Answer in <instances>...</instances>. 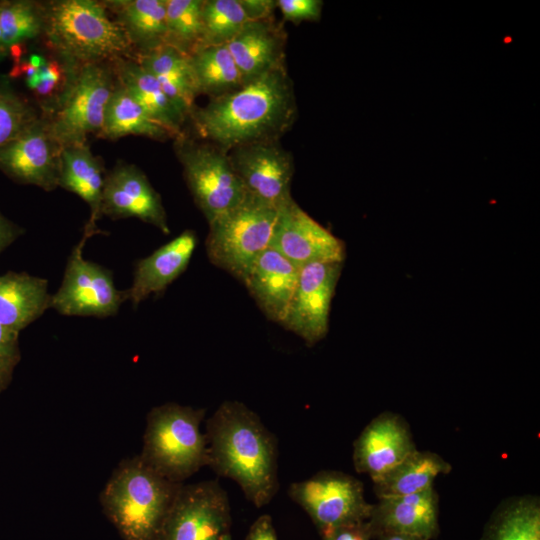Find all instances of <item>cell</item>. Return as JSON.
<instances>
[{"label": "cell", "mask_w": 540, "mask_h": 540, "mask_svg": "<svg viewBox=\"0 0 540 540\" xmlns=\"http://www.w3.org/2000/svg\"><path fill=\"white\" fill-rule=\"evenodd\" d=\"M296 116L294 87L286 66L194 107L189 115L203 141L227 152L245 144L278 141Z\"/></svg>", "instance_id": "cell-1"}, {"label": "cell", "mask_w": 540, "mask_h": 540, "mask_svg": "<svg viewBox=\"0 0 540 540\" xmlns=\"http://www.w3.org/2000/svg\"><path fill=\"white\" fill-rule=\"evenodd\" d=\"M208 464L218 476L235 481L256 507L279 489L275 435L247 405L227 400L206 421Z\"/></svg>", "instance_id": "cell-2"}, {"label": "cell", "mask_w": 540, "mask_h": 540, "mask_svg": "<svg viewBox=\"0 0 540 540\" xmlns=\"http://www.w3.org/2000/svg\"><path fill=\"white\" fill-rule=\"evenodd\" d=\"M42 6V35L64 63L76 67L136 58L124 30L103 2L55 0Z\"/></svg>", "instance_id": "cell-3"}, {"label": "cell", "mask_w": 540, "mask_h": 540, "mask_svg": "<svg viewBox=\"0 0 540 540\" xmlns=\"http://www.w3.org/2000/svg\"><path fill=\"white\" fill-rule=\"evenodd\" d=\"M182 484L137 455L119 463L100 493V504L123 540H156Z\"/></svg>", "instance_id": "cell-4"}, {"label": "cell", "mask_w": 540, "mask_h": 540, "mask_svg": "<svg viewBox=\"0 0 540 540\" xmlns=\"http://www.w3.org/2000/svg\"><path fill=\"white\" fill-rule=\"evenodd\" d=\"M204 408L168 402L150 410L139 456L166 479L182 484L208 464Z\"/></svg>", "instance_id": "cell-5"}, {"label": "cell", "mask_w": 540, "mask_h": 540, "mask_svg": "<svg viewBox=\"0 0 540 540\" xmlns=\"http://www.w3.org/2000/svg\"><path fill=\"white\" fill-rule=\"evenodd\" d=\"M278 207L251 195L211 223L205 242L208 259L242 281L257 257L267 248Z\"/></svg>", "instance_id": "cell-6"}, {"label": "cell", "mask_w": 540, "mask_h": 540, "mask_svg": "<svg viewBox=\"0 0 540 540\" xmlns=\"http://www.w3.org/2000/svg\"><path fill=\"white\" fill-rule=\"evenodd\" d=\"M116 84L113 63L85 64L74 68L56 106L42 113L62 147L87 143L89 134H99Z\"/></svg>", "instance_id": "cell-7"}, {"label": "cell", "mask_w": 540, "mask_h": 540, "mask_svg": "<svg viewBox=\"0 0 540 540\" xmlns=\"http://www.w3.org/2000/svg\"><path fill=\"white\" fill-rule=\"evenodd\" d=\"M174 148L188 189L208 224L247 197L227 151L184 133L174 139Z\"/></svg>", "instance_id": "cell-8"}, {"label": "cell", "mask_w": 540, "mask_h": 540, "mask_svg": "<svg viewBox=\"0 0 540 540\" xmlns=\"http://www.w3.org/2000/svg\"><path fill=\"white\" fill-rule=\"evenodd\" d=\"M93 235L84 229L68 257L62 282L51 296L50 309L63 316L111 317L127 301L126 290L116 288L112 272L84 258V246Z\"/></svg>", "instance_id": "cell-9"}, {"label": "cell", "mask_w": 540, "mask_h": 540, "mask_svg": "<svg viewBox=\"0 0 540 540\" xmlns=\"http://www.w3.org/2000/svg\"><path fill=\"white\" fill-rule=\"evenodd\" d=\"M288 494L309 515L321 535L367 521L372 509L365 500L362 482L335 470H322L292 483Z\"/></svg>", "instance_id": "cell-10"}, {"label": "cell", "mask_w": 540, "mask_h": 540, "mask_svg": "<svg viewBox=\"0 0 540 540\" xmlns=\"http://www.w3.org/2000/svg\"><path fill=\"white\" fill-rule=\"evenodd\" d=\"M156 540H232L229 499L220 483L182 484Z\"/></svg>", "instance_id": "cell-11"}, {"label": "cell", "mask_w": 540, "mask_h": 540, "mask_svg": "<svg viewBox=\"0 0 540 540\" xmlns=\"http://www.w3.org/2000/svg\"><path fill=\"white\" fill-rule=\"evenodd\" d=\"M61 152V144L41 114L18 136L0 146V170L19 184L53 191L58 187Z\"/></svg>", "instance_id": "cell-12"}, {"label": "cell", "mask_w": 540, "mask_h": 540, "mask_svg": "<svg viewBox=\"0 0 540 540\" xmlns=\"http://www.w3.org/2000/svg\"><path fill=\"white\" fill-rule=\"evenodd\" d=\"M341 269V262H313L300 268L294 295L280 324L308 346L328 333L331 302Z\"/></svg>", "instance_id": "cell-13"}, {"label": "cell", "mask_w": 540, "mask_h": 540, "mask_svg": "<svg viewBox=\"0 0 540 540\" xmlns=\"http://www.w3.org/2000/svg\"><path fill=\"white\" fill-rule=\"evenodd\" d=\"M269 248L301 268L313 262H341L345 244L309 216L291 197L278 207Z\"/></svg>", "instance_id": "cell-14"}, {"label": "cell", "mask_w": 540, "mask_h": 540, "mask_svg": "<svg viewBox=\"0 0 540 540\" xmlns=\"http://www.w3.org/2000/svg\"><path fill=\"white\" fill-rule=\"evenodd\" d=\"M228 154L249 195L276 207L291 198L294 161L279 141L241 145Z\"/></svg>", "instance_id": "cell-15"}, {"label": "cell", "mask_w": 540, "mask_h": 540, "mask_svg": "<svg viewBox=\"0 0 540 540\" xmlns=\"http://www.w3.org/2000/svg\"><path fill=\"white\" fill-rule=\"evenodd\" d=\"M101 215L112 220L137 218L170 233L161 196L141 169L124 161L105 175Z\"/></svg>", "instance_id": "cell-16"}, {"label": "cell", "mask_w": 540, "mask_h": 540, "mask_svg": "<svg viewBox=\"0 0 540 540\" xmlns=\"http://www.w3.org/2000/svg\"><path fill=\"white\" fill-rule=\"evenodd\" d=\"M417 450L408 423L392 412L373 418L353 444V464L374 482Z\"/></svg>", "instance_id": "cell-17"}, {"label": "cell", "mask_w": 540, "mask_h": 540, "mask_svg": "<svg viewBox=\"0 0 540 540\" xmlns=\"http://www.w3.org/2000/svg\"><path fill=\"white\" fill-rule=\"evenodd\" d=\"M439 497L434 487L410 495L378 499L367 520L373 539L400 533L431 540L439 534Z\"/></svg>", "instance_id": "cell-18"}, {"label": "cell", "mask_w": 540, "mask_h": 540, "mask_svg": "<svg viewBox=\"0 0 540 540\" xmlns=\"http://www.w3.org/2000/svg\"><path fill=\"white\" fill-rule=\"evenodd\" d=\"M198 244L193 230H185L135 264L127 301L137 307L152 294L163 292L188 267Z\"/></svg>", "instance_id": "cell-19"}, {"label": "cell", "mask_w": 540, "mask_h": 540, "mask_svg": "<svg viewBox=\"0 0 540 540\" xmlns=\"http://www.w3.org/2000/svg\"><path fill=\"white\" fill-rule=\"evenodd\" d=\"M300 268L267 248L253 262L242 282L265 316L281 323L294 295Z\"/></svg>", "instance_id": "cell-20"}, {"label": "cell", "mask_w": 540, "mask_h": 540, "mask_svg": "<svg viewBox=\"0 0 540 540\" xmlns=\"http://www.w3.org/2000/svg\"><path fill=\"white\" fill-rule=\"evenodd\" d=\"M287 34L274 17L248 21L227 47L244 84L277 68L285 67Z\"/></svg>", "instance_id": "cell-21"}, {"label": "cell", "mask_w": 540, "mask_h": 540, "mask_svg": "<svg viewBox=\"0 0 540 540\" xmlns=\"http://www.w3.org/2000/svg\"><path fill=\"white\" fill-rule=\"evenodd\" d=\"M104 163L87 143L62 147L58 187L80 197L90 208L86 230L99 233L96 222L102 217L101 203L105 180Z\"/></svg>", "instance_id": "cell-22"}, {"label": "cell", "mask_w": 540, "mask_h": 540, "mask_svg": "<svg viewBox=\"0 0 540 540\" xmlns=\"http://www.w3.org/2000/svg\"><path fill=\"white\" fill-rule=\"evenodd\" d=\"M48 281L26 272L0 274V323L19 334L51 304Z\"/></svg>", "instance_id": "cell-23"}, {"label": "cell", "mask_w": 540, "mask_h": 540, "mask_svg": "<svg viewBox=\"0 0 540 540\" xmlns=\"http://www.w3.org/2000/svg\"><path fill=\"white\" fill-rule=\"evenodd\" d=\"M135 59L158 81L176 108L188 118L199 95L190 55L165 44L137 54Z\"/></svg>", "instance_id": "cell-24"}, {"label": "cell", "mask_w": 540, "mask_h": 540, "mask_svg": "<svg viewBox=\"0 0 540 540\" xmlns=\"http://www.w3.org/2000/svg\"><path fill=\"white\" fill-rule=\"evenodd\" d=\"M113 67L117 80L155 122L167 129L174 139L184 133L182 127L187 118L136 59L118 60Z\"/></svg>", "instance_id": "cell-25"}, {"label": "cell", "mask_w": 540, "mask_h": 540, "mask_svg": "<svg viewBox=\"0 0 540 540\" xmlns=\"http://www.w3.org/2000/svg\"><path fill=\"white\" fill-rule=\"evenodd\" d=\"M115 16L137 54L166 44V0L103 1Z\"/></svg>", "instance_id": "cell-26"}, {"label": "cell", "mask_w": 540, "mask_h": 540, "mask_svg": "<svg viewBox=\"0 0 540 540\" xmlns=\"http://www.w3.org/2000/svg\"><path fill=\"white\" fill-rule=\"evenodd\" d=\"M451 471V465L439 454L418 449L373 482L378 499L410 495L433 487L434 480Z\"/></svg>", "instance_id": "cell-27"}, {"label": "cell", "mask_w": 540, "mask_h": 540, "mask_svg": "<svg viewBox=\"0 0 540 540\" xmlns=\"http://www.w3.org/2000/svg\"><path fill=\"white\" fill-rule=\"evenodd\" d=\"M129 135L144 136L157 141L174 139L173 135L155 122L117 80L105 110L102 129L97 136L117 140Z\"/></svg>", "instance_id": "cell-28"}, {"label": "cell", "mask_w": 540, "mask_h": 540, "mask_svg": "<svg viewBox=\"0 0 540 540\" xmlns=\"http://www.w3.org/2000/svg\"><path fill=\"white\" fill-rule=\"evenodd\" d=\"M481 540H540V500L535 495L507 498L489 519Z\"/></svg>", "instance_id": "cell-29"}, {"label": "cell", "mask_w": 540, "mask_h": 540, "mask_svg": "<svg viewBox=\"0 0 540 540\" xmlns=\"http://www.w3.org/2000/svg\"><path fill=\"white\" fill-rule=\"evenodd\" d=\"M190 60L199 95L217 98L244 85L227 45L204 46L191 54Z\"/></svg>", "instance_id": "cell-30"}, {"label": "cell", "mask_w": 540, "mask_h": 540, "mask_svg": "<svg viewBox=\"0 0 540 540\" xmlns=\"http://www.w3.org/2000/svg\"><path fill=\"white\" fill-rule=\"evenodd\" d=\"M42 3L29 0L0 2V29L3 47L12 52L43 34Z\"/></svg>", "instance_id": "cell-31"}, {"label": "cell", "mask_w": 540, "mask_h": 540, "mask_svg": "<svg viewBox=\"0 0 540 540\" xmlns=\"http://www.w3.org/2000/svg\"><path fill=\"white\" fill-rule=\"evenodd\" d=\"M203 0H166V44L191 55L204 46Z\"/></svg>", "instance_id": "cell-32"}, {"label": "cell", "mask_w": 540, "mask_h": 540, "mask_svg": "<svg viewBox=\"0 0 540 540\" xmlns=\"http://www.w3.org/2000/svg\"><path fill=\"white\" fill-rule=\"evenodd\" d=\"M247 22L239 0H203L204 46L227 45Z\"/></svg>", "instance_id": "cell-33"}, {"label": "cell", "mask_w": 540, "mask_h": 540, "mask_svg": "<svg viewBox=\"0 0 540 540\" xmlns=\"http://www.w3.org/2000/svg\"><path fill=\"white\" fill-rule=\"evenodd\" d=\"M37 110L8 84L0 82V146L35 122Z\"/></svg>", "instance_id": "cell-34"}, {"label": "cell", "mask_w": 540, "mask_h": 540, "mask_svg": "<svg viewBox=\"0 0 540 540\" xmlns=\"http://www.w3.org/2000/svg\"><path fill=\"white\" fill-rule=\"evenodd\" d=\"M19 334L0 323V393L12 379L15 366L20 360Z\"/></svg>", "instance_id": "cell-35"}, {"label": "cell", "mask_w": 540, "mask_h": 540, "mask_svg": "<svg viewBox=\"0 0 540 540\" xmlns=\"http://www.w3.org/2000/svg\"><path fill=\"white\" fill-rule=\"evenodd\" d=\"M322 5L319 0H276L283 19L293 23L319 20Z\"/></svg>", "instance_id": "cell-36"}, {"label": "cell", "mask_w": 540, "mask_h": 540, "mask_svg": "<svg viewBox=\"0 0 540 540\" xmlns=\"http://www.w3.org/2000/svg\"><path fill=\"white\" fill-rule=\"evenodd\" d=\"M321 536L323 540H374L367 521L341 526Z\"/></svg>", "instance_id": "cell-37"}, {"label": "cell", "mask_w": 540, "mask_h": 540, "mask_svg": "<svg viewBox=\"0 0 540 540\" xmlns=\"http://www.w3.org/2000/svg\"><path fill=\"white\" fill-rule=\"evenodd\" d=\"M248 21H262L274 17L275 0H239Z\"/></svg>", "instance_id": "cell-38"}, {"label": "cell", "mask_w": 540, "mask_h": 540, "mask_svg": "<svg viewBox=\"0 0 540 540\" xmlns=\"http://www.w3.org/2000/svg\"><path fill=\"white\" fill-rule=\"evenodd\" d=\"M11 70V77H24L26 82L35 77L41 67L46 63V59L38 54H31L28 58H18Z\"/></svg>", "instance_id": "cell-39"}, {"label": "cell", "mask_w": 540, "mask_h": 540, "mask_svg": "<svg viewBox=\"0 0 540 540\" xmlns=\"http://www.w3.org/2000/svg\"><path fill=\"white\" fill-rule=\"evenodd\" d=\"M245 540H278L271 516H259L251 525Z\"/></svg>", "instance_id": "cell-40"}, {"label": "cell", "mask_w": 540, "mask_h": 540, "mask_svg": "<svg viewBox=\"0 0 540 540\" xmlns=\"http://www.w3.org/2000/svg\"><path fill=\"white\" fill-rule=\"evenodd\" d=\"M23 228L6 218L0 211V254L23 234Z\"/></svg>", "instance_id": "cell-41"}, {"label": "cell", "mask_w": 540, "mask_h": 540, "mask_svg": "<svg viewBox=\"0 0 540 540\" xmlns=\"http://www.w3.org/2000/svg\"><path fill=\"white\" fill-rule=\"evenodd\" d=\"M374 540H421L419 538L400 534V533H384L377 536Z\"/></svg>", "instance_id": "cell-42"}, {"label": "cell", "mask_w": 540, "mask_h": 540, "mask_svg": "<svg viewBox=\"0 0 540 540\" xmlns=\"http://www.w3.org/2000/svg\"><path fill=\"white\" fill-rule=\"evenodd\" d=\"M6 54L7 53H6V51H5L4 47H3V43H2V35H1V29H0V59Z\"/></svg>", "instance_id": "cell-43"}]
</instances>
